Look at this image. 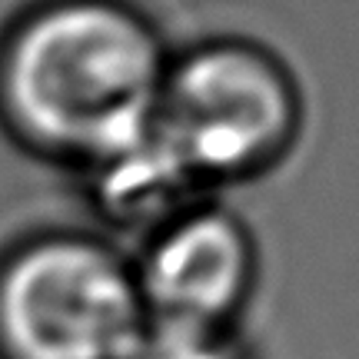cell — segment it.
<instances>
[{"instance_id":"1","label":"cell","mask_w":359,"mask_h":359,"mask_svg":"<svg viewBox=\"0 0 359 359\" xmlns=\"http://www.w3.org/2000/svg\"><path fill=\"white\" fill-rule=\"evenodd\" d=\"M170 53L137 0H30L0 30V130L77 177L150 130Z\"/></svg>"},{"instance_id":"2","label":"cell","mask_w":359,"mask_h":359,"mask_svg":"<svg viewBox=\"0 0 359 359\" xmlns=\"http://www.w3.org/2000/svg\"><path fill=\"white\" fill-rule=\"evenodd\" d=\"M156 137L206 193L276 173L306 130L293 64L246 34L173 47L154 110Z\"/></svg>"},{"instance_id":"3","label":"cell","mask_w":359,"mask_h":359,"mask_svg":"<svg viewBox=\"0 0 359 359\" xmlns=\"http://www.w3.org/2000/svg\"><path fill=\"white\" fill-rule=\"evenodd\" d=\"M147 326L130 250L97 226L0 246V359H130Z\"/></svg>"},{"instance_id":"4","label":"cell","mask_w":359,"mask_h":359,"mask_svg":"<svg viewBox=\"0 0 359 359\" xmlns=\"http://www.w3.org/2000/svg\"><path fill=\"white\" fill-rule=\"evenodd\" d=\"M150 323L240 330L263 276L253 226L206 196L130 246Z\"/></svg>"},{"instance_id":"5","label":"cell","mask_w":359,"mask_h":359,"mask_svg":"<svg viewBox=\"0 0 359 359\" xmlns=\"http://www.w3.org/2000/svg\"><path fill=\"white\" fill-rule=\"evenodd\" d=\"M77 180L103 233L114 240L123 236L130 243L143 240L180 210L213 196L170 154V147L156 137L154 123L137 140L80 170Z\"/></svg>"},{"instance_id":"6","label":"cell","mask_w":359,"mask_h":359,"mask_svg":"<svg viewBox=\"0 0 359 359\" xmlns=\"http://www.w3.org/2000/svg\"><path fill=\"white\" fill-rule=\"evenodd\" d=\"M130 359H259L243 330H200L150 323Z\"/></svg>"}]
</instances>
